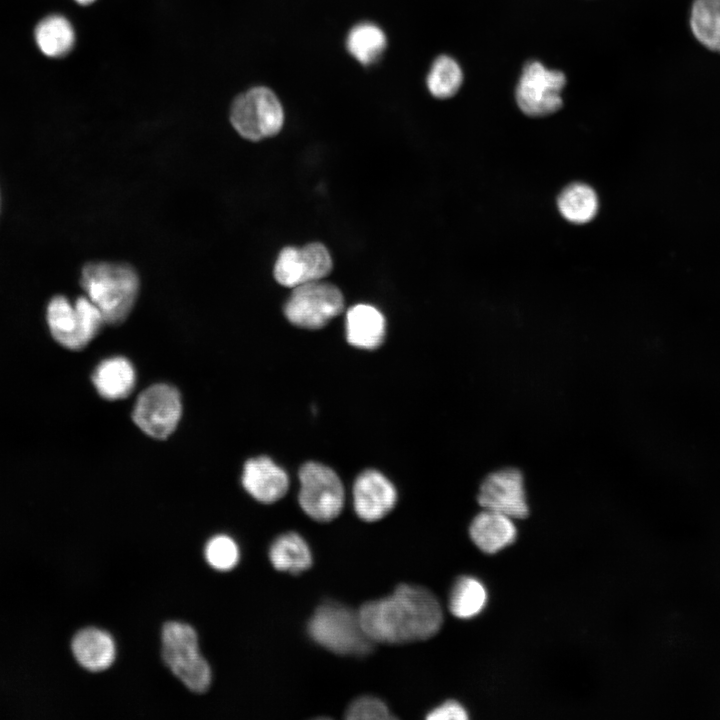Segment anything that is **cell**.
<instances>
[{
	"instance_id": "cell-1",
	"label": "cell",
	"mask_w": 720,
	"mask_h": 720,
	"mask_svg": "<svg viewBox=\"0 0 720 720\" xmlns=\"http://www.w3.org/2000/svg\"><path fill=\"white\" fill-rule=\"evenodd\" d=\"M361 626L374 643L406 644L433 637L443 624L436 596L418 585L400 584L392 594L364 603Z\"/></svg>"
},
{
	"instance_id": "cell-2",
	"label": "cell",
	"mask_w": 720,
	"mask_h": 720,
	"mask_svg": "<svg viewBox=\"0 0 720 720\" xmlns=\"http://www.w3.org/2000/svg\"><path fill=\"white\" fill-rule=\"evenodd\" d=\"M80 284L100 310L104 322L118 325L126 320L139 291V277L127 263L90 262L81 273Z\"/></svg>"
},
{
	"instance_id": "cell-3",
	"label": "cell",
	"mask_w": 720,
	"mask_h": 720,
	"mask_svg": "<svg viewBox=\"0 0 720 720\" xmlns=\"http://www.w3.org/2000/svg\"><path fill=\"white\" fill-rule=\"evenodd\" d=\"M307 631L314 642L339 655L364 656L374 645L361 626L358 611L337 601L321 603L308 621Z\"/></svg>"
},
{
	"instance_id": "cell-4",
	"label": "cell",
	"mask_w": 720,
	"mask_h": 720,
	"mask_svg": "<svg viewBox=\"0 0 720 720\" xmlns=\"http://www.w3.org/2000/svg\"><path fill=\"white\" fill-rule=\"evenodd\" d=\"M162 658L171 672L192 692L204 693L211 684L208 662L199 652L198 636L188 624L168 622L162 628Z\"/></svg>"
},
{
	"instance_id": "cell-5",
	"label": "cell",
	"mask_w": 720,
	"mask_h": 720,
	"mask_svg": "<svg viewBox=\"0 0 720 720\" xmlns=\"http://www.w3.org/2000/svg\"><path fill=\"white\" fill-rule=\"evenodd\" d=\"M47 322L57 342L66 348H84L105 323L100 310L86 297L71 304L65 296L53 297L47 307Z\"/></svg>"
},
{
	"instance_id": "cell-6",
	"label": "cell",
	"mask_w": 720,
	"mask_h": 720,
	"mask_svg": "<svg viewBox=\"0 0 720 720\" xmlns=\"http://www.w3.org/2000/svg\"><path fill=\"white\" fill-rule=\"evenodd\" d=\"M230 121L240 136L259 141L280 132L284 123V111L272 90L258 86L235 98L231 106Z\"/></svg>"
},
{
	"instance_id": "cell-7",
	"label": "cell",
	"mask_w": 720,
	"mask_h": 720,
	"mask_svg": "<svg viewBox=\"0 0 720 720\" xmlns=\"http://www.w3.org/2000/svg\"><path fill=\"white\" fill-rule=\"evenodd\" d=\"M299 482L298 502L311 519L329 522L341 513L345 500L344 487L330 467L307 462L299 470Z\"/></svg>"
},
{
	"instance_id": "cell-8",
	"label": "cell",
	"mask_w": 720,
	"mask_h": 720,
	"mask_svg": "<svg viewBox=\"0 0 720 720\" xmlns=\"http://www.w3.org/2000/svg\"><path fill=\"white\" fill-rule=\"evenodd\" d=\"M343 308L339 288L318 280L293 288L284 305V315L294 326L313 330L323 328Z\"/></svg>"
},
{
	"instance_id": "cell-9",
	"label": "cell",
	"mask_w": 720,
	"mask_h": 720,
	"mask_svg": "<svg viewBox=\"0 0 720 720\" xmlns=\"http://www.w3.org/2000/svg\"><path fill=\"white\" fill-rule=\"evenodd\" d=\"M566 77L559 70L546 68L538 61L525 65L516 87V102L523 113L542 117L559 110Z\"/></svg>"
},
{
	"instance_id": "cell-10",
	"label": "cell",
	"mask_w": 720,
	"mask_h": 720,
	"mask_svg": "<svg viewBox=\"0 0 720 720\" xmlns=\"http://www.w3.org/2000/svg\"><path fill=\"white\" fill-rule=\"evenodd\" d=\"M182 413L178 390L168 384L149 386L138 396L132 419L147 435L165 439L176 429Z\"/></svg>"
},
{
	"instance_id": "cell-11",
	"label": "cell",
	"mask_w": 720,
	"mask_h": 720,
	"mask_svg": "<svg viewBox=\"0 0 720 720\" xmlns=\"http://www.w3.org/2000/svg\"><path fill=\"white\" fill-rule=\"evenodd\" d=\"M333 262L327 248L318 242L301 248L288 246L281 250L274 266L276 281L294 288L328 276Z\"/></svg>"
},
{
	"instance_id": "cell-12",
	"label": "cell",
	"mask_w": 720,
	"mask_h": 720,
	"mask_svg": "<svg viewBox=\"0 0 720 720\" xmlns=\"http://www.w3.org/2000/svg\"><path fill=\"white\" fill-rule=\"evenodd\" d=\"M479 505L512 519L529 514L522 473L515 468H503L488 474L477 495Z\"/></svg>"
},
{
	"instance_id": "cell-13",
	"label": "cell",
	"mask_w": 720,
	"mask_h": 720,
	"mask_svg": "<svg viewBox=\"0 0 720 720\" xmlns=\"http://www.w3.org/2000/svg\"><path fill=\"white\" fill-rule=\"evenodd\" d=\"M397 491L381 472L363 471L353 485V505L357 516L367 522L384 518L394 508Z\"/></svg>"
},
{
	"instance_id": "cell-14",
	"label": "cell",
	"mask_w": 720,
	"mask_h": 720,
	"mask_svg": "<svg viewBox=\"0 0 720 720\" xmlns=\"http://www.w3.org/2000/svg\"><path fill=\"white\" fill-rule=\"evenodd\" d=\"M242 485L257 501L274 503L288 491L287 473L267 456L249 459L243 469Z\"/></svg>"
},
{
	"instance_id": "cell-15",
	"label": "cell",
	"mask_w": 720,
	"mask_h": 720,
	"mask_svg": "<svg viewBox=\"0 0 720 720\" xmlns=\"http://www.w3.org/2000/svg\"><path fill=\"white\" fill-rule=\"evenodd\" d=\"M512 520L504 514L484 509L470 524V538L482 552L497 553L511 545L517 537V529Z\"/></svg>"
},
{
	"instance_id": "cell-16",
	"label": "cell",
	"mask_w": 720,
	"mask_h": 720,
	"mask_svg": "<svg viewBox=\"0 0 720 720\" xmlns=\"http://www.w3.org/2000/svg\"><path fill=\"white\" fill-rule=\"evenodd\" d=\"M383 314L369 304H357L346 314V338L350 345L365 350L379 347L385 338Z\"/></svg>"
},
{
	"instance_id": "cell-17",
	"label": "cell",
	"mask_w": 720,
	"mask_h": 720,
	"mask_svg": "<svg viewBox=\"0 0 720 720\" xmlns=\"http://www.w3.org/2000/svg\"><path fill=\"white\" fill-rule=\"evenodd\" d=\"M72 652L77 662L91 672L108 669L116 657V647L112 636L93 627L85 628L74 636Z\"/></svg>"
},
{
	"instance_id": "cell-18",
	"label": "cell",
	"mask_w": 720,
	"mask_h": 720,
	"mask_svg": "<svg viewBox=\"0 0 720 720\" xmlns=\"http://www.w3.org/2000/svg\"><path fill=\"white\" fill-rule=\"evenodd\" d=\"M92 382L99 395L107 400H120L129 396L136 382L131 362L121 356L100 362L92 374Z\"/></svg>"
},
{
	"instance_id": "cell-19",
	"label": "cell",
	"mask_w": 720,
	"mask_h": 720,
	"mask_svg": "<svg viewBox=\"0 0 720 720\" xmlns=\"http://www.w3.org/2000/svg\"><path fill=\"white\" fill-rule=\"evenodd\" d=\"M269 560L278 571L299 574L311 567L313 557L301 535L287 532L278 536L270 545Z\"/></svg>"
},
{
	"instance_id": "cell-20",
	"label": "cell",
	"mask_w": 720,
	"mask_h": 720,
	"mask_svg": "<svg viewBox=\"0 0 720 720\" xmlns=\"http://www.w3.org/2000/svg\"><path fill=\"white\" fill-rule=\"evenodd\" d=\"M346 49L349 54L363 66L378 62L387 46L384 31L371 22L354 25L346 37Z\"/></svg>"
},
{
	"instance_id": "cell-21",
	"label": "cell",
	"mask_w": 720,
	"mask_h": 720,
	"mask_svg": "<svg viewBox=\"0 0 720 720\" xmlns=\"http://www.w3.org/2000/svg\"><path fill=\"white\" fill-rule=\"evenodd\" d=\"M35 41L41 52L53 58L67 55L75 43V33L71 23L61 15H49L35 28Z\"/></svg>"
},
{
	"instance_id": "cell-22",
	"label": "cell",
	"mask_w": 720,
	"mask_h": 720,
	"mask_svg": "<svg viewBox=\"0 0 720 720\" xmlns=\"http://www.w3.org/2000/svg\"><path fill=\"white\" fill-rule=\"evenodd\" d=\"M486 603L487 591L478 579L461 576L455 581L449 595V609L455 617H475L484 609Z\"/></svg>"
},
{
	"instance_id": "cell-23",
	"label": "cell",
	"mask_w": 720,
	"mask_h": 720,
	"mask_svg": "<svg viewBox=\"0 0 720 720\" xmlns=\"http://www.w3.org/2000/svg\"><path fill=\"white\" fill-rule=\"evenodd\" d=\"M690 27L702 45L720 53V0H694Z\"/></svg>"
},
{
	"instance_id": "cell-24",
	"label": "cell",
	"mask_w": 720,
	"mask_h": 720,
	"mask_svg": "<svg viewBox=\"0 0 720 720\" xmlns=\"http://www.w3.org/2000/svg\"><path fill=\"white\" fill-rule=\"evenodd\" d=\"M558 208L568 221L584 224L595 217L598 210V198L590 186L573 183L561 192L558 198Z\"/></svg>"
},
{
	"instance_id": "cell-25",
	"label": "cell",
	"mask_w": 720,
	"mask_h": 720,
	"mask_svg": "<svg viewBox=\"0 0 720 720\" xmlns=\"http://www.w3.org/2000/svg\"><path fill=\"white\" fill-rule=\"evenodd\" d=\"M462 82L461 67L456 60L447 55H441L434 60L426 78L429 92L439 99L455 95Z\"/></svg>"
},
{
	"instance_id": "cell-26",
	"label": "cell",
	"mask_w": 720,
	"mask_h": 720,
	"mask_svg": "<svg viewBox=\"0 0 720 720\" xmlns=\"http://www.w3.org/2000/svg\"><path fill=\"white\" fill-rule=\"evenodd\" d=\"M204 555L207 563L218 571L233 569L240 558L236 542L227 535L212 537L205 546Z\"/></svg>"
},
{
	"instance_id": "cell-27",
	"label": "cell",
	"mask_w": 720,
	"mask_h": 720,
	"mask_svg": "<svg viewBox=\"0 0 720 720\" xmlns=\"http://www.w3.org/2000/svg\"><path fill=\"white\" fill-rule=\"evenodd\" d=\"M345 717L350 720L393 719L386 704L374 696H361L346 709Z\"/></svg>"
},
{
	"instance_id": "cell-28",
	"label": "cell",
	"mask_w": 720,
	"mask_h": 720,
	"mask_svg": "<svg viewBox=\"0 0 720 720\" xmlns=\"http://www.w3.org/2000/svg\"><path fill=\"white\" fill-rule=\"evenodd\" d=\"M428 720H466V709L457 701L448 700L432 709L426 716Z\"/></svg>"
},
{
	"instance_id": "cell-29",
	"label": "cell",
	"mask_w": 720,
	"mask_h": 720,
	"mask_svg": "<svg viewBox=\"0 0 720 720\" xmlns=\"http://www.w3.org/2000/svg\"><path fill=\"white\" fill-rule=\"evenodd\" d=\"M75 1L78 2V3L81 4V5H88V4L92 3V2L95 1V0H75Z\"/></svg>"
}]
</instances>
